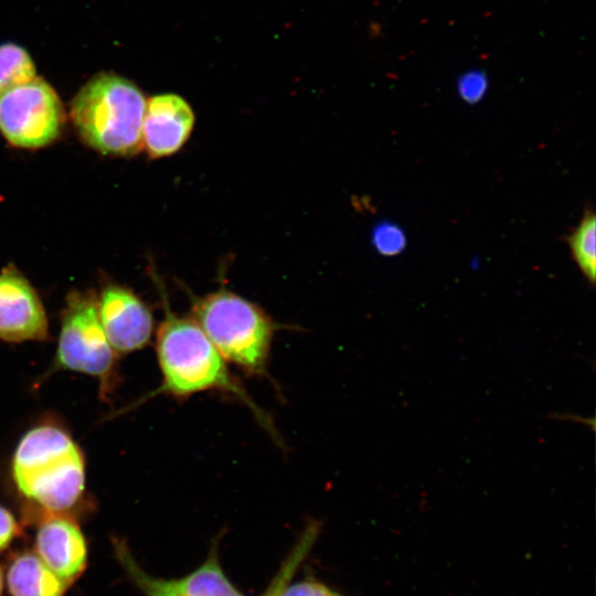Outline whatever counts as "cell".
<instances>
[{
	"label": "cell",
	"instance_id": "cell-1",
	"mask_svg": "<svg viewBox=\"0 0 596 596\" xmlns=\"http://www.w3.org/2000/svg\"><path fill=\"white\" fill-rule=\"evenodd\" d=\"M156 353L161 383L148 397L163 394L184 400L204 392L223 394L244 404L269 436L281 444L270 416L232 373L199 323L173 312L167 304L156 333Z\"/></svg>",
	"mask_w": 596,
	"mask_h": 596
},
{
	"label": "cell",
	"instance_id": "cell-2",
	"mask_svg": "<svg viewBox=\"0 0 596 596\" xmlns=\"http://www.w3.org/2000/svg\"><path fill=\"white\" fill-rule=\"evenodd\" d=\"M18 491L38 514H66L82 500L85 460L82 450L62 428L44 424L19 441L12 460Z\"/></svg>",
	"mask_w": 596,
	"mask_h": 596
},
{
	"label": "cell",
	"instance_id": "cell-3",
	"mask_svg": "<svg viewBox=\"0 0 596 596\" xmlns=\"http://www.w3.org/2000/svg\"><path fill=\"white\" fill-rule=\"evenodd\" d=\"M147 100L130 81L100 74L74 97L71 118L82 140L104 155L134 156L142 149Z\"/></svg>",
	"mask_w": 596,
	"mask_h": 596
},
{
	"label": "cell",
	"instance_id": "cell-4",
	"mask_svg": "<svg viewBox=\"0 0 596 596\" xmlns=\"http://www.w3.org/2000/svg\"><path fill=\"white\" fill-rule=\"evenodd\" d=\"M192 318L227 363L273 383L268 365L277 324L262 308L223 289L193 299Z\"/></svg>",
	"mask_w": 596,
	"mask_h": 596
},
{
	"label": "cell",
	"instance_id": "cell-5",
	"mask_svg": "<svg viewBox=\"0 0 596 596\" xmlns=\"http://www.w3.org/2000/svg\"><path fill=\"white\" fill-rule=\"evenodd\" d=\"M116 354L103 330L95 296L70 292L62 315L54 369L97 377L105 397L115 382Z\"/></svg>",
	"mask_w": 596,
	"mask_h": 596
},
{
	"label": "cell",
	"instance_id": "cell-6",
	"mask_svg": "<svg viewBox=\"0 0 596 596\" xmlns=\"http://www.w3.org/2000/svg\"><path fill=\"white\" fill-rule=\"evenodd\" d=\"M63 123L60 98L42 78L0 94V132L14 147H45L57 139Z\"/></svg>",
	"mask_w": 596,
	"mask_h": 596
},
{
	"label": "cell",
	"instance_id": "cell-7",
	"mask_svg": "<svg viewBox=\"0 0 596 596\" xmlns=\"http://www.w3.org/2000/svg\"><path fill=\"white\" fill-rule=\"evenodd\" d=\"M115 556L129 581L145 596H245L224 572L219 555V539L206 558L192 572L175 578L157 577L146 572L123 540L113 541Z\"/></svg>",
	"mask_w": 596,
	"mask_h": 596
},
{
	"label": "cell",
	"instance_id": "cell-8",
	"mask_svg": "<svg viewBox=\"0 0 596 596\" xmlns=\"http://www.w3.org/2000/svg\"><path fill=\"white\" fill-rule=\"evenodd\" d=\"M106 338L116 353H130L147 345L153 332V318L147 305L131 290L109 284L97 300Z\"/></svg>",
	"mask_w": 596,
	"mask_h": 596
},
{
	"label": "cell",
	"instance_id": "cell-9",
	"mask_svg": "<svg viewBox=\"0 0 596 596\" xmlns=\"http://www.w3.org/2000/svg\"><path fill=\"white\" fill-rule=\"evenodd\" d=\"M47 334V317L36 290L14 266H7L0 273V339L42 341Z\"/></svg>",
	"mask_w": 596,
	"mask_h": 596
},
{
	"label": "cell",
	"instance_id": "cell-10",
	"mask_svg": "<svg viewBox=\"0 0 596 596\" xmlns=\"http://www.w3.org/2000/svg\"><path fill=\"white\" fill-rule=\"evenodd\" d=\"M34 552L67 585L85 571L87 544L77 522L66 514H46L36 520Z\"/></svg>",
	"mask_w": 596,
	"mask_h": 596
},
{
	"label": "cell",
	"instance_id": "cell-11",
	"mask_svg": "<svg viewBox=\"0 0 596 596\" xmlns=\"http://www.w3.org/2000/svg\"><path fill=\"white\" fill-rule=\"evenodd\" d=\"M194 113L189 103L173 93L152 96L146 104L142 147L153 158L175 153L189 139Z\"/></svg>",
	"mask_w": 596,
	"mask_h": 596
},
{
	"label": "cell",
	"instance_id": "cell-12",
	"mask_svg": "<svg viewBox=\"0 0 596 596\" xmlns=\"http://www.w3.org/2000/svg\"><path fill=\"white\" fill-rule=\"evenodd\" d=\"M6 584L11 596H64L68 587L34 551L11 556Z\"/></svg>",
	"mask_w": 596,
	"mask_h": 596
},
{
	"label": "cell",
	"instance_id": "cell-13",
	"mask_svg": "<svg viewBox=\"0 0 596 596\" xmlns=\"http://www.w3.org/2000/svg\"><path fill=\"white\" fill-rule=\"evenodd\" d=\"M321 531V524L317 520L309 521L298 540L292 545L278 571L270 579L262 596H281L285 588L310 553Z\"/></svg>",
	"mask_w": 596,
	"mask_h": 596
},
{
	"label": "cell",
	"instance_id": "cell-14",
	"mask_svg": "<svg viewBox=\"0 0 596 596\" xmlns=\"http://www.w3.org/2000/svg\"><path fill=\"white\" fill-rule=\"evenodd\" d=\"M596 220L594 210L587 207L579 224L567 237L571 254L590 285L596 274Z\"/></svg>",
	"mask_w": 596,
	"mask_h": 596
},
{
	"label": "cell",
	"instance_id": "cell-15",
	"mask_svg": "<svg viewBox=\"0 0 596 596\" xmlns=\"http://www.w3.org/2000/svg\"><path fill=\"white\" fill-rule=\"evenodd\" d=\"M35 78V66L29 53L13 43L0 45V94Z\"/></svg>",
	"mask_w": 596,
	"mask_h": 596
},
{
	"label": "cell",
	"instance_id": "cell-16",
	"mask_svg": "<svg viewBox=\"0 0 596 596\" xmlns=\"http://www.w3.org/2000/svg\"><path fill=\"white\" fill-rule=\"evenodd\" d=\"M459 97L468 103H479L488 92L489 79L487 74L478 68L464 72L456 83Z\"/></svg>",
	"mask_w": 596,
	"mask_h": 596
},
{
	"label": "cell",
	"instance_id": "cell-17",
	"mask_svg": "<svg viewBox=\"0 0 596 596\" xmlns=\"http://www.w3.org/2000/svg\"><path fill=\"white\" fill-rule=\"evenodd\" d=\"M372 241L376 251L384 256L400 254L406 244L402 228L391 223L377 225L373 231Z\"/></svg>",
	"mask_w": 596,
	"mask_h": 596
},
{
	"label": "cell",
	"instance_id": "cell-18",
	"mask_svg": "<svg viewBox=\"0 0 596 596\" xmlns=\"http://www.w3.org/2000/svg\"><path fill=\"white\" fill-rule=\"evenodd\" d=\"M281 596H341L328 585L315 578L289 583Z\"/></svg>",
	"mask_w": 596,
	"mask_h": 596
},
{
	"label": "cell",
	"instance_id": "cell-19",
	"mask_svg": "<svg viewBox=\"0 0 596 596\" xmlns=\"http://www.w3.org/2000/svg\"><path fill=\"white\" fill-rule=\"evenodd\" d=\"M21 533L14 515L0 504V552L8 549Z\"/></svg>",
	"mask_w": 596,
	"mask_h": 596
},
{
	"label": "cell",
	"instance_id": "cell-20",
	"mask_svg": "<svg viewBox=\"0 0 596 596\" xmlns=\"http://www.w3.org/2000/svg\"><path fill=\"white\" fill-rule=\"evenodd\" d=\"M3 587H4V574H3L2 566L0 565V596H2Z\"/></svg>",
	"mask_w": 596,
	"mask_h": 596
}]
</instances>
